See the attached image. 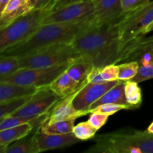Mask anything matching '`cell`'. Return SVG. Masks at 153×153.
Returning a JSON list of instances; mask_svg holds the SVG:
<instances>
[{"instance_id": "1", "label": "cell", "mask_w": 153, "mask_h": 153, "mask_svg": "<svg viewBox=\"0 0 153 153\" xmlns=\"http://www.w3.org/2000/svg\"><path fill=\"white\" fill-rule=\"evenodd\" d=\"M121 18L100 25L91 24L72 43L75 49L94 67L103 68L119 63L123 50L119 33Z\"/></svg>"}, {"instance_id": "2", "label": "cell", "mask_w": 153, "mask_h": 153, "mask_svg": "<svg viewBox=\"0 0 153 153\" xmlns=\"http://www.w3.org/2000/svg\"><path fill=\"white\" fill-rule=\"evenodd\" d=\"M91 25V22L87 21L42 24L25 41L8 48L1 54L19 58L52 45L72 43L79 34Z\"/></svg>"}, {"instance_id": "3", "label": "cell", "mask_w": 153, "mask_h": 153, "mask_svg": "<svg viewBox=\"0 0 153 153\" xmlns=\"http://www.w3.org/2000/svg\"><path fill=\"white\" fill-rule=\"evenodd\" d=\"M88 153H153V134L146 131L122 129L100 134Z\"/></svg>"}, {"instance_id": "4", "label": "cell", "mask_w": 153, "mask_h": 153, "mask_svg": "<svg viewBox=\"0 0 153 153\" xmlns=\"http://www.w3.org/2000/svg\"><path fill=\"white\" fill-rule=\"evenodd\" d=\"M50 10H32L21 15L0 29V54L17 43L25 41L42 25Z\"/></svg>"}, {"instance_id": "5", "label": "cell", "mask_w": 153, "mask_h": 153, "mask_svg": "<svg viewBox=\"0 0 153 153\" xmlns=\"http://www.w3.org/2000/svg\"><path fill=\"white\" fill-rule=\"evenodd\" d=\"M81 57L72 43H58L19 58V69L46 68L71 63Z\"/></svg>"}, {"instance_id": "6", "label": "cell", "mask_w": 153, "mask_h": 153, "mask_svg": "<svg viewBox=\"0 0 153 153\" xmlns=\"http://www.w3.org/2000/svg\"><path fill=\"white\" fill-rule=\"evenodd\" d=\"M153 22V1L128 12L119 22V33L123 49L130 42L145 36Z\"/></svg>"}, {"instance_id": "7", "label": "cell", "mask_w": 153, "mask_h": 153, "mask_svg": "<svg viewBox=\"0 0 153 153\" xmlns=\"http://www.w3.org/2000/svg\"><path fill=\"white\" fill-rule=\"evenodd\" d=\"M70 64L65 63L46 68L19 69L10 76L0 79V82L37 88L49 87L60 74L67 70Z\"/></svg>"}, {"instance_id": "8", "label": "cell", "mask_w": 153, "mask_h": 153, "mask_svg": "<svg viewBox=\"0 0 153 153\" xmlns=\"http://www.w3.org/2000/svg\"><path fill=\"white\" fill-rule=\"evenodd\" d=\"M94 16V1L93 0H85L50 10L43 18L42 24L79 22L83 21L91 22Z\"/></svg>"}, {"instance_id": "9", "label": "cell", "mask_w": 153, "mask_h": 153, "mask_svg": "<svg viewBox=\"0 0 153 153\" xmlns=\"http://www.w3.org/2000/svg\"><path fill=\"white\" fill-rule=\"evenodd\" d=\"M61 99L49 87L41 88L22 107L9 117H37L50 113L49 111Z\"/></svg>"}, {"instance_id": "10", "label": "cell", "mask_w": 153, "mask_h": 153, "mask_svg": "<svg viewBox=\"0 0 153 153\" xmlns=\"http://www.w3.org/2000/svg\"><path fill=\"white\" fill-rule=\"evenodd\" d=\"M120 80L106 82L101 84L87 82L79 91L73 101L75 108L79 111L90 114L91 105L101 98L108 90L117 85Z\"/></svg>"}, {"instance_id": "11", "label": "cell", "mask_w": 153, "mask_h": 153, "mask_svg": "<svg viewBox=\"0 0 153 153\" xmlns=\"http://www.w3.org/2000/svg\"><path fill=\"white\" fill-rule=\"evenodd\" d=\"M131 61H137L140 65L153 63V35L142 36L124 46L119 63Z\"/></svg>"}, {"instance_id": "12", "label": "cell", "mask_w": 153, "mask_h": 153, "mask_svg": "<svg viewBox=\"0 0 153 153\" xmlns=\"http://www.w3.org/2000/svg\"><path fill=\"white\" fill-rule=\"evenodd\" d=\"M88 82L87 79L82 82L79 88L77 90L70 94L67 97L61 98L56 104L54 105L51 112L49 113V118L47 119L48 123L58 122V121L67 120H76L82 116L87 115L86 113L77 111L74 108L73 104V101L74 97L79 92V90Z\"/></svg>"}, {"instance_id": "13", "label": "cell", "mask_w": 153, "mask_h": 153, "mask_svg": "<svg viewBox=\"0 0 153 153\" xmlns=\"http://www.w3.org/2000/svg\"><path fill=\"white\" fill-rule=\"evenodd\" d=\"M94 16L92 25H100L120 19L126 13L123 11L122 0H93Z\"/></svg>"}, {"instance_id": "14", "label": "cell", "mask_w": 153, "mask_h": 153, "mask_svg": "<svg viewBox=\"0 0 153 153\" xmlns=\"http://www.w3.org/2000/svg\"><path fill=\"white\" fill-rule=\"evenodd\" d=\"M35 137L40 152L73 146L80 141L73 132L63 134H49L36 128Z\"/></svg>"}, {"instance_id": "15", "label": "cell", "mask_w": 153, "mask_h": 153, "mask_svg": "<svg viewBox=\"0 0 153 153\" xmlns=\"http://www.w3.org/2000/svg\"><path fill=\"white\" fill-rule=\"evenodd\" d=\"M41 88L26 86L7 82H0V102L34 95Z\"/></svg>"}, {"instance_id": "16", "label": "cell", "mask_w": 153, "mask_h": 153, "mask_svg": "<svg viewBox=\"0 0 153 153\" xmlns=\"http://www.w3.org/2000/svg\"><path fill=\"white\" fill-rule=\"evenodd\" d=\"M35 128H35L33 124L28 123L22 124L17 126L0 130V149H1L0 151L2 153L3 151L13 142L17 141L23 138Z\"/></svg>"}, {"instance_id": "17", "label": "cell", "mask_w": 153, "mask_h": 153, "mask_svg": "<svg viewBox=\"0 0 153 153\" xmlns=\"http://www.w3.org/2000/svg\"><path fill=\"white\" fill-rule=\"evenodd\" d=\"M125 82L126 81L120 80L117 85L108 90L101 98H100L97 102L91 105V108H90V111L97 106L103 104H107V103L123 105L127 106L128 109H132V108L127 102L126 98L125 91H124Z\"/></svg>"}, {"instance_id": "18", "label": "cell", "mask_w": 153, "mask_h": 153, "mask_svg": "<svg viewBox=\"0 0 153 153\" xmlns=\"http://www.w3.org/2000/svg\"><path fill=\"white\" fill-rule=\"evenodd\" d=\"M27 12L29 10L26 0H10L4 10L0 13V29Z\"/></svg>"}, {"instance_id": "19", "label": "cell", "mask_w": 153, "mask_h": 153, "mask_svg": "<svg viewBox=\"0 0 153 153\" xmlns=\"http://www.w3.org/2000/svg\"><path fill=\"white\" fill-rule=\"evenodd\" d=\"M82 83V82L79 83L73 80L65 70L60 74L49 87L61 98H64L77 90Z\"/></svg>"}, {"instance_id": "20", "label": "cell", "mask_w": 153, "mask_h": 153, "mask_svg": "<svg viewBox=\"0 0 153 153\" xmlns=\"http://www.w3.org/2000/svg\"><path fill=\"white\" fill-rule=\"evenodd\" d=\"M93 68V64L88 60L82 56L79 59L70 63L66 72L73 80L81 83L87 79V76Z\"/></svg>"}, {"instance_id": "21", "label": "cell", "mask_w": 153, "mask_h": 153, "mask_svg": "<svg viewBox=\"0 0 153 153\" xmlns=\"http://www.w3.org/2000/svg\"><path fill=\"white\" fill-rule=\"evenodd\" d=\"M36 130V129H35ZM34 133L31 136H25L15 143L9 145L2 153H38V146Z\"/></svg>"}, {"instance_id": "22", "label": "cell", "mask_w": 153, "mask_h": 153, "mask_svg": "<svg viewBox=\"0 0 153 153\" xmlns=\"http://www.w3.org/2000/svg\"><path fill=\"white\" fill-rule=\"evenodd\" d=\"M76 120H67L58 121L49 123L47 120H45L40 126L42 132L49 134H63L73 132Z\"/></svg>"}, {"instance_id": "23", "label": "cell", "mask_w": 153, "mask_h": 153, "mask_svg": "<svg viewBox=\"0 0 153 153\" xmlns=\"http://www.w3.org/2000/svg\"><path fill=\"white\" fill-rule=\"evenodd\" d=\"M124 91L127 102L132 109L137 108L141 105L142 92L137 82L131 80L126 81Z\"/></svg>"}, {"instance_id": "24", "label": "cell", "mask_w": 153, "mask_h": 153, "mask_svg": "<svg viewBox=\"0 0 153 153\" xmlns=\"http://www.w3.org/2000/svg\"><path fill=\"white\" fill-rule=\"evenodd\" d=\"M31 96L13 99L0 102V120L7 117L16 112L31 99Z\"/></svg>"}, {"instance_id": "25", "label": "cell", "mask_w": 153, "mask_h": 153, "mask_svg": "<svg viewBox=\"0 0 153 153\" xmlns=\"http://www.w3.org/2000/svg\"><path fill=\"white\" fill-rule=\"evenodd\" d=\"M19 69V58L2 54L0 55V79L10 76Z\"/></svg>"}, {"instance_id": "26", "label": "cell", "mask_w": 153, "mask_h": 153, "mask_svg": "<svg viewBox=\"0 0 153 153\" xmlns=\"http://www.w3.org/2000/svg\"><path fill=\"white\" fill-rule=\"evenodd\" d=\"M139 67L140 64L136 61H126L123 64H118V79L120 81L131 80L137 75Z\"/></svg>"}, {"instance_id": "27", "label": "cell", "mask_w": 153, "mask_h": 153, "mask_svg": "<svg viewBox=\"0 0 153 153\" xmlns=\"http://www.w3.org/2000/svg\"><path fill=\"white\" fill-rule=\"evenodd\" d=\"M98 129L91 125L89 121L82 122L75 126L73 132L76 137L80 140H87L95 137Z\"/></svg>"}, {"instance_id": "28", "label": "cell", "mask_w": 153, "mask_h": 153, "mask_svg": "<svg viewBox=\"0 0 153 153\" xmlns=\"http://www.w3.org/2000/svg\"><path fill=\"white\" fill-rule=\"evenodd\" d=\"M152 79H153V63H149L140 65L137 75L131 80L140 83Z\"/></svg>"}, {"instance_id": "29", "label": "cell", "mask_w": 153, "mask_h": 153, "mask_svg": "<svg viewBox=\"0 0 153 153\" xmlns=\"http://www.w3.org/2000/svg\"><path fill=\"white\" fill-rule=\"evenodd\" d=\"M123 109H128V108L127 106L123 105L107 103V104H103L94 108V109L91 110L90 114L91 112H98V113L104 114L111 116V115H113L114 114L117 113V112H118L120 110H123Z\"/></svg>"}, {"instance_id": "30", "label": "cell", "mask_w": 153, "mask_h": 153, "mask_svg": "<svg viewBox=\"0 0 153 153\" xmlns=\"http://www.w3.org/2000/svg\"><path fill=\"white\" fill-rule=\"evenodd\" d=\"M29 11L32 10H48L53 8L57 0H26Z\"/></svg>"}, {"instance_id": "31", "label": "cell", "mask_w": 153, "mask_h": 153, "mask_svg": "<svg viewBox=\"0 0 153 153\" xmlns=\"http://www.w3.org/2000/svg\"><path fill=\"white\" fill-rule=\"evenodd\" d=\"M119 68L117 64H110L103 67L102 70V77L105 82L117 81Z\"/></svg>"}, {"instance_id": "32", "label": "cell", "mask_w": 153, "mask_h": 153, "mask_svg": "<svg viewBox=\"0 0 153 153\" xmlns=\"http://www.w3.org/2000/svg\"><path fill=\"white\" fill-rule=\"evenodd\" d=\"M108 115L98 112H91L88 119L90 123L94 126L97 129H100L103 126L108 120Z\"/></svg>"}, {"instance_id": "33", "label": "cell", "mask_w": 153, "mask_h": 153, "mask_svg": "<svg viewBox=\"0 0 153 153\" xmlns=\"http://www.w3.org/2000/svg\"><path fill=\"white\" fill-rule=\"evenodd\" d=\"M151 0H122V7L125 13L131 11Z\"/></svg>"}, {"instance_id": "34", "label": "cell", "mask_w": 153, "mask_h": 153, "mask_svg": "<svg viewBox=\"0 0 153 153\" xmlns=\"http://www.w3.org/2000/svg\"><path fill=\"white\" fill-rule=\"evenodd\" d=\"M102 68L100 67H94L87 76L88 82L93 84H101L106 82L102 77Z\"/></svg>"}, {"instance_id": "35", "label": "cell", "mask_w": 153, "mask_h": 153, "mask_svg": "<svg viewBox=\"0 0 153 153\" xmlns=\"http://www.w3.org/2000/svg\"><path fill=\"white\" fill-rule=\"evenodd\" d=\"M85 1V0H57L55 5H54L53 8H52L51 10L61 8V7H64V6L69 5V4H75V3L81 2V1Z\"/></svg>"}, {"instance_id": "36", "label": "cell", "mask_w": 153, "mask_h": 153, "mask_svg": "<svg viewBox=\"0 0 153 153\" xmlns=\"http://www.w3.org/2000/svg\"><path fill=\"white\" fill-rule=\"evenodd\" d=\"M146 130H147V131H149V132L152 133V134H153V121H152V123H151L150 125H149V126L148 127V128Z\"/></svg>"}, {"instance_id": "37", "label": "cell", "mask_w": 153, "mask_h": 153, "mask_svg": "<svg viewBox=\"0 0 153 153\" xmlns=\"http://www.w3.org/2000/svg\"><path fill=\"white\" fill-rule=\"evenodd\" d=\"M153 31V22L152 24H151L149 26V28H147V31H146V33H149L150 32V31Z\"/></svg>"}]
</instances>
